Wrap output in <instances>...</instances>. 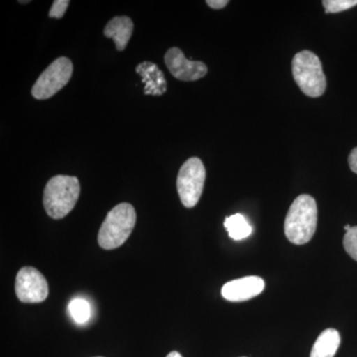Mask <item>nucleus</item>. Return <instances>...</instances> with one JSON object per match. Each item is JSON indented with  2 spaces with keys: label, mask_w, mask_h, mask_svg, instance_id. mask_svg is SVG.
<instances>
[{
  "label": "nucleus",
  "mask_w": 357,
  "mask_h": 357,
  "mask_svg": "<svg viewBox=\"0 0 357 357\" xmlns=\"http://www.w3.org/2000/svg\"><path fill=\"white\" fill-rule=\"evenodd\" d=\"M318 222V208L314 199L310 195H301L296 198L286 215V237L291 243L303 245L314 236Z\"/></svg>",
  "instance_id": "f257e3e1"
},
{
  "label": "nucleus",
  "mask_w": 357,
  "mask_h": 357,
  "mask_svg": "<svg viewBox=\"0 0 357 357\" xmlns=\"http://www.w3.org/2000/svg\"><path fill=\"white\" fill-rule=\"evenodd\" d=\"M81 194L77 177L58 175L49 180L44 190L43 204L49 217L61 220L69 215Z\"/></svg>",
  "instance_id": "f03ea898"
},
{
  "label": "nucleus",
  "mask_w": 357,
  "mask_h": 357,
  "mask_svg": "<svg viewBox=\"0 0 357 357\" xmlns=\"http://www.w3.org/2000/svg\"><path fill=\"white\" fill-rule=\"evenodd\" d=\"M135 223L136 211L133 206L128 203L117 204L107 213L98 232L100 248L112 250L121 246L128 241Z\"/></svg>",
  "instance_id": "7ed1b4c3"
},
{
  "label": "nucleus",
  "mask_w": 357,
  "mask_h": 357,
  "mask_svg": "<svg viewBox=\"0 0 357 357\" xmlns=\"http://www.w3.org/2000/svg\"><path fill=\"white\" fill-rule=\"evenodd\" d=\"M292 73L296 84L305 95L319 98L325 93L326 79L323 65L316 54L304 50L294 56Z\"/></svg>",
  "instance_id": "20e7f679"
},
{
  "label": "nucleus",
  "mask_w": 357,
  "mask_h": 357,
  "mask_svg": "<svg viewBox=\"0 0 357 357\" xmlns=\"http://www.w3.org/2000/svg\"><path fill=\"white\" fill-rule=\"evenodd\" d=\"M206 168L198 157H192L181 167L177 178V190L185 208L197 206L204 191Z\"/></svg>",
  "instance_id": "39448f33"
},
{
  "label": "nucleus",
  "mask_w": 357,
  "mask_h": 357,
  "mask_svg": "<svg viewBox=\"0 0 357 357\" xmlns=\"http://www.w3.org/2000/svg\"><path fill=\"white\" fill-rule=\"evenodd\" d=\"M73 63L70 59L61 57L56 59L46 70L42 73L32 88L33 98L36 100H48L69 83L73 75Z\"/></svg>",
  "instance_id": "423d86ee"
},
{
  "label": "nucleus",
  "mask_w": 357,
  "mask_h": 357,
  "mask_svg": "<svg viewBox=\"0 0 357 357\" xmlns=\"http://www.w3.org/2000/svg\"><path fill=\"white\" fill-rule=\"evenodd\" d=\"M15 292L21 302L41 303L48 297V283L38 270L23 267L16 276Z\"/></svg>",
  "instance_id": "0eeeda50"
},
{
  "label": "nucleus",
  "mask_w": 357,
  "mask_h": 357,
  "mask_svg": "<svg viewBox=\"0 0 357 357\" xmlns=\"http://www.w3.org/2000/svg\"><path fill=\"white\" fill-rule=\"evenodd\" d=\"M165 64L176 79L184 82H195L206 76L208 67L199 61H191L185 57L177 47L169 49L165 54Z\"/></svg>",
  "instance_id": "6e6552de"
},
{
  "label": "nucleus",
  "mask_w": 357,
  "mask_h": 357,
  "mask_svg": "<svg viewBox=\"0 0 357 357\" xmlns=\"http://www.w3.org/2000/svg\"><path fill=\"white\" fill-rule=\"evenodd\" d=\"M265 283L257 276H248L227 282L223 285L222 295L230 302H243L252 299L264 290Z\"/></svg>",
  "instance_id": "1a4fd4ad"
},
{
  "label": "nucleus",
  "mask_w": 357,
  "mask_h": 357,
  "mask_svg": "<svg viewBox=\"0 0 357 357\" xmlns=\"http://www.w3.org/2000/svg\"><path fill=\"white\" fill-rule=\"evenodd\" d=\"M136 73L139 75L142 83L145 84V95L159 96L166 93L167 81L158 66L146 61L136 67Z\"/></svg>",
  "instance_id": "9d476101"
},
{
  "label": "nucleus",
  "mask_w": 357,
  "mask_h": 357,
  "mask_svg": "<svg viewBox=\"0 0 357 357\" xmlns=\"http://www.w3.org/2000/svg\"><path fill=\"white\" fill-rule=\"evenodd\" d=\"M133 22L128 16H116L105 26L103 34L107 38L114 40L119 51H123L132 36Z\"/></svg>",
  "instance_id": "9b49d317"
},
{
  "label": "nucleus",
  "mask_w": 357,
  "mask_h": 357,
  "mask_svg": "<svg viewBox=\"0 0 357 357\" xmlns=\"http://www.w3.org/2000/svg\"><path fill=\"white\" fill-rule=\"evenodd\" d=\"M340 344V333L335 328H326L317 338L310 357H333Z\"/></svg>",
  "instance_id": "f8f14e48"
},
{
  "label": "nucleus",
  "mask_w": 357,
  "mask_h": 357,
  "mask_svg": "<svg viewBox=\"0 0 357 357\" xmlns=\"http://www.w3.org/2000/svg\"><path fill=\"white\" fill-rule=\"evenodd\" d=\"M225 227L229 237L234 241H243L252 234V227L241 213L225 218Z\"/></svg>",
  "instance_id": "ddd939ff"
},
{
  "label": "nucleus",
  "mask_w": 357,
  "mask_h": 357,
  "mask_svg": "<svg viewBox=\"0 0 357 357\" xmlns=\"http://www.w3.org/2000/svg\"><path fill=\"white\" fill-rule=\"evenodd\" d=\"M69 312L77 324H86L91 318V306L84 299H74L69 304Z\"/></svg>",
  "instance_id": "4468645a"
},
{
  "label": "nucleus",
  "mask_w": 357,
  "mask_h": 357,
  "mask_svg": "<svg viewBox=\"0 0 357 357\" xmlns=\"http://www.w3.org/2000/svg\"><path fill=\"white\" fill-rule=\"evenodd\" d=\"M357 6V0H324L326 13H338Z\"/></svg>",
  "instance_id": "2eb2a0df"
},
{
  "label": "nucleus",
  "mask_w": 357,
  "mask_h": 357,
  "mask_svg": "<svg viewBox=\"0 0 357 357\" xmlns=\"http://www.w3.org/2000/svg\"><path fill=\"white\" fill-rule=\"evenodd\" d=\"M344 248L347 255L357 261V227H352L344 237Z\"/></svg>",
  "instance_id": "dca6fc26"
},
{
  "label": "nucleus",
  "mask_w": 357,
  "mask_h": 357,
  "mask_svg": "<svg viewBox=\"0 0 357 357\" xmlns=\"http://www.w3.org/2000/svg\"><path fill=\"white\" fill-rule=\"evenodd\" d=\"M69 0H55V1L53 2V6L51 7L49 16H50L51 18L61 20V18L65 15L66 10H67L68 7H69Z\"/></svg>",
  "instance_id": "f3484780"
},
{
  "label": "nucleus",
  "mask_w": 357,
  "mask_h": 357,
  "mask_svg": "<svg viewBox=\"0 0 357 357\" xmlns=\"http://www.w3.org/2000/svg\"><path fill=\"white\" fill-rule=\"evenodd\" d=\"M349 164L352 172L357 174V147L352 149L349 154Z\"/></svg>",
  "instance_id": "a211bd4d"
},
{
  "label": "nucleus",
  "mask_w": 357,
  "mask_h": 357,
  "mask_svg": "<svg viewBox=\"0 0 357 357\" xmlns=\"http://www.w3.org/2000/svg\"><path fill=\"white\" fill-rule=\"evenodd\" d=\"M229 0H208L206 4L213 9H222L229 4Z\"/></svg>",
  "instance_id": "6ab92c4d"
},
{
  "label": "nucleus",
  "mask_w": 357,
  "mask_h": 357,
  "mask_svg": "<svg viewBox=\"0 0 357 357\" xmlns=\"http://www.w3.org/2000/svg\"><path fill=\"white\" fill-rule=\"evenodd\" d=\"M167 357H183V356H181V354H178V352H177V351H172V352H170V354H169L168 356H167Z\"/></svg>",
  "instance_id": "aec40b11"
},
{
  "label": "nucleus",
  "mask_w": 357,
  "mask_h": 357,
  "mask_svg": "<svg viewBox=\"0 0 357 357\" xmlns=\"http://www.w3.org/2000/svg\"><path fill=\"white\" fill-rule=\"evenodd\" d=\"M351 227H351V225H345V227H344L345 231H347V232L349 231V230H351Z\"/></svg>",
  "instance_id": "412c9836"
},
{
  "label": "nucleus",
  "mask_w": 357,
  "mask_h": 357,
  "mask_svg": "<svg viewBox=\"0 0 357 357\" xmlns=\"http://www.w3.org/2000/svg\"><path fill=\"white\" fill-rule=\"evenodd\" d=\"M98 357H102V356H98Z\"/></svg>",
  "instance_id": "4be33fe9"
}]
</instances>
